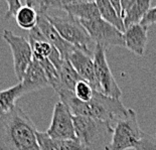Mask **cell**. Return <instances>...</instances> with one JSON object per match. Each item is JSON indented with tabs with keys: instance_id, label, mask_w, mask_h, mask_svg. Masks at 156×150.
Wrapping results in <instances>:
<instances>
[{
	"instance_id": "cell-1",
	"label": "cell",
	"mask_w": 156,
	"mask_h": 150,
	"mask_svg": "<svg viewBox=\"0 0 156 150\" xmlns=\"http://www.w3.org/2000/svg\"><path fill=\"white\" fill-rule=\"evenodd\" d=\"M56 93L61 102L69 108L73 116H86L101 120L110 124L113 128L128 113V109L124 107L120 100L105 96L97 91H94L91 101L88 103L81 102L76 98L74 93L68 90L59 89Z\"/></svg>"
},
{
	"instance_id": "cell-2",
	"label": "cell",
	"mask_w": 156,
	"mask_h": 150,
	"mask_svg": "<svg viewBox=\"0 0 156 150\" xmlns=\"http://www.w3.org/2000/svg\"><path fill=\"white\" fill-rule=\"evenodd\" d=\"M37 131L27 113L16 106L0 117V150H39Z\"/></svg>"
},
{
	"instance_id": "cell-3",
	"label": "cell",
	"mask_w": 156,
	"mask_h": 150,
	"mask_svg": "<svg viewBox=\"0 0 156 150\" xmlns=\"http://www.w3.org/2000/svg\"><path fill=\"white\" fill-rule=\"evenodd\" d=\"M77 140L85 150H108L113 135V127L101 120L73 116Z\"/></svg>"
},
{
	"instance_id": "cell-4",
	"label": "cell",
	"mask_w": 156,
	"mask_h": 150,
	"mask_svg": "<svg viewBox=\"0 0 156 150\" xmlns=\"http://www.w3.org/2000/svg\"><path fill=\"white\" fill-rule=\"evenodd\" d=\"M45 15L64 41L88 54H94L96 45L79 20L68 14L59 16L45 13Z\"/></svg>"
},
{
	"instance_id": "cell-5",
	"label": "cell",
	"mask_w": 156,
	"mask_h": 150,
	"mask_svg": "<svg viewBox=\"0 0 156 150\" xmlns=\"http://www.w3.org/2000/svg\"><path fill=\"white\" fill-rule=\"evenodd\" d=\"M142 132L134 110L128 109L126 117L113 128V135L108 150L135 149L140 141Z\"/></svg>"
},
{
	"instance_id": "cell-6",
	"label": "cell",
	"mask_w": 156,
	"mask_h": 150,
	"mask_svg": "<svg viewBox=\"0 0 156 150\" xmlns=\"http://www.w3.org/2000/svg\"><path fill=\"white\" fill-rule=\"evenodd\" d=\"M106 52L107 49L102 45H95L93 59H94L95 76L97 81V92L119 100L122 97V91L108 65Z\"/></svg>"
},
{
	"instance_id": "cell-7",
	"label": "cell",
	"mask_w": 156,
	"mask_h": 150,
	"mask_svg": "<svg viewBox=\"0 0 156 150\" xmlns=\"http://www.w3.org/2000/svg\"><path fill=\"white\" fill-rule=\"evenodd\" d=\"M2 38L7 42L11 49L14 74L20 83L29 64L34 59L30 43H29L28 39L20 35H16L8 29L3 30Z\"/></svg>"
},
{
	"instance_id": "cell-8",
	"label": "cell",
	"mask_w": 156,
	"mask_h": 150,
	"mask_svg": "<svg viewBox=\"0 0 156 150\" xmlns=\"http://www.w3.org/2000/svg\"><path fill=\"white\" fill-rule=\"evenodd\" d=\"M81 24L87 30L95 45H100L106 49L110 46H125L123 33L101 17L82 21Z\"/></svg>"
},
{
	"instance_id": "cell-9",
	"label": "cell",
	"mask_w": 156,
	"mask_h": 150,
	"mask_svg": "<svg viewBox=\"0 0 156 150\" xmlns=\"http://www.w3.org/2000/svg\"><path fill=\"white\" fill-rule=\"evenodd\" d=\"M46 134L55 140H76L75 126L73 115L64 103H55L52 112V117Z\"/></svg>"
},
{
	"instance_id": "cell-10",
	"label": "cell",
	"mask_w": 156,
	"mask_h": 150,
	"mask_svg": "<svg viewBox=\"0 0 156 150\" xmlns=\"http://www.w3.org/2000/svg\"><path fill=\"white\" fill-rule=\"evenodd\" d=\"M68 61L71 62L73 68L81 77V79L87 82L95 91H97V81L95 76L93 55L76 48L69 55Z\"/></svg>"
},
{
	"instance_id": "cell-11",
	"label": "cell",
	"mask_w": 156,
	"mask_h": 150,
	"mask_svg": "<svg viewBox=\"0 0 156 150\" xmlns=\"http://www.w3.org/2000/svg\"><path fill=\"white\" fill-rule=\"evenodd\" d=\"M58 9L80 22L101 17L96 1H58Z\"/></svg>"
},
{
	"instance_id": "cell-12",
	"label": "cell",
	"mask_w": 156,
	"mask_h": 150,
	"mask_svg": "<svg viewBox=\"0 0 156 150\" xmlns=\"http://www.w3.org/2000/svg\"><path fill=\"white\" fill-rule=\"evenodd\" d=\"M36 26L39 28L42 34L45 36L48 41L51 42L58 49L62 58L68 59L69 55L76 48L62 38V36L58 34V32L55 30V28L46 18L45 13H37V24H36Z\"/></svg>"
},
{
	"instance_id": "cell-13",
	"label": "cell",
	"mask_w": 156,
	"mask_h": 150,
	"mask_svg": "<svg viewBox=\"0 0 156 150\" xmlns=\"http://www.w3.org/2000/svg\"><path fill=\"white\" fill-rule=\"evenodd\" d=\"M20 84L24 95L49 87L48 77H46L44 69H42L41 65L34 59H32L31 62L29 64Z\"/></svg>"
},
{
	"instance_id": "cell-14",
	"label": "cell",
	"mask_w": 156,
	"mask_h": 150,
	"mask_svg": "<svg viewBox=\"0 0 156 150\" xmlns=\"http://www.w3.org/2000/svg\"><path fill=\"white\" fill-rule=\"evenodd\" d=\"M148 27L139 24H134L126 28L123 38H124L125 48L133 54L139 56L144 55L146 45L148 42Z\"/></svg>"
},
{
	"instance_id": "cell-15",
	"label": "cell",
	"mask_w": 156,
	"mask_h": 150,
	"mask_svg": "<svg viewBox=\"0 0 156 150\" xmlns=\"http://www.w3.org/2000/svg\"><path fill=\"white\" fill-rule=\"evenodd\" d=\"M58 82L59 85L58 89L55 90V92L59 89L68 90V91L74 92L76 85L78 84V82L81 81V77H80L77 72L75 71V69L73 68L68 59H62V62L59 69L58 70Z\"/></svg>"
},
{
	"instance_id": "cell-16",
	"label": "cell",
	"mask_w": 156,
	"mask_h": 150,
	"mask_svg": "<svg viewBox=\"0 0 156 150\" xmlns=\"http://www.w3.org/2000/svg\"><path fill=\"white\" fill-rule=\"evenodd\" d=\"M150 0H134L131 6L125 11L123 16L125 29L134 24H139L145 13L150 8Z\"/></svg>"
},
{
	"instance_id": "cell-17",
	"label": "cell",
	"mask_w": 156,
	"mask_h": 150,
	"mask_svg": "<svg viewBox=\"0 0 156 150\" xmlns=\"http://www.w3.org/2000/svg\"><path fill=\"white\" fill-rule=\"evenodd\" d=\"M24 95L20 83L0 91V117L16 107V101Z\"/></svg>"
},
{
	"instance_id": "cell-18",
	"label": "cell",
	"mask_w": 156,
	"mask_h": 150,
	"mask_svg": "<svg viewBox=\"0 0 156 150\" xmlns=\"http://www.w3.org/2000/svg\"><path fill=\"white\" fill-rule=\"evenodd\" d=\"M96 4H97L99 13H100V16L103 20H105L109 24H111L114 27L117 28L119 31L124 33L125 26H124V22H123V19L114 10L110 1L98 0V1H96Z\"/></svg>"
},
{
	"instance_id": "cell-19",
	"label": "cell",
	"mask_w": 156,
	"mask_h": 150,
	"mask_svg": "<svg viewBox=\"0 0 156 150\" xmlns=\"http://www.w3.org/2000/svg\"><path fill=\"white\" fill-rule=\"evenodd\" d=\"M17 25L25 30H31L37 24V12L30 6L24 4L15 16Z\"/></svg>"
},
{
	"instance_id": "cell-20",
	"label": "cell",
	"mask_w": 156,
	"mask_h": 150,
	"mask_svg": "<svg viewBox=\"0 0 156 150\" xmlns=\"http://www.w3.org/2000/svg\"><path fill=\"white\" fill-rule=\"evenodd\" d=\"M32 49V55L34 59H49V56L55 52V48L48 41H29Z\"/></svg>"
},
{
	"instance_id": "cell-21",
	"label": "cell",
	"mask_w": 156,
	"mask_h": 150,
	"mask_svg": "<svg viewBox=\"0 0 156 150\" xmlns=\"http://www.w3.org/2000/svg\"><path fill=\"white\" fill-rule=\"evenodd\" d=\"M95 90L92 88L91 86L84 80H81L80 82H78V84L76 85L75 90H74V95L76 96V98L80 100L81 102L88 103L91 101L93 94H94Z\"/></svg>"
},
{
	"instance_id": "cell-22",
	"label": "cell",
	"mask_w": 156,
	"mask_h": 150,
	"mask_svg": "<svg viewBox=\"0 0 156 150\" xmlns=\"http://www.w3.org/2000/svg\"><path fill=\"white\" fill-rule=\"evenodd\" d=\"M135 150H156V138L143 132Z\"/></svg>"
},
{
	"instance_id": "cell-23",
	"label": "cell",
	"mask_w": 156,
	"mask_h": 150,
	"mask_svg": "<svg viewBox=\"0 0 156 150\" xmlns=\"http://www.w3.org/2000/svg\"><path fill=\"white\" fill-rule=\"evenodd\" d=\"M7 4V10L5 12L4 19L8 20L12 17H15L17 12L19 11L23 5L25 4V1H18V0H6Z\"/></svg>"
},
{
	"instance_id": "cell-24",
	"label": "cell",
	"mask_w": 156,
	"mask_h": 150,
	"mask_svg": "<svg viewBox=\"0 0 156 150\" xmlns=\"http://www.w3.org/2000/svg\"><path fill=\"white\" fill-rule=\"evenodd\" d=\"M156 23V6L155 7H150L148 9V11L145 13L142 20L140 22L141 25L148 27L150 25H153Z\"/></svg>"
},
{
	"instance_id": "cell-25",
	"label": "cell",
	"mask_w": 156,
	"mask_h": 150,
	"mask_svg": "<svg viewBox=\"0 0 156 150\" xmlns=\"http://www.w3.org/2000/svg\"><path fill=\"white\" fill-rule=\"evenodd\" d=\"M110 3H111L112 7L114 8V10L117 12V14L122 18V6H121L120 0H110Z\"/></svg>"
},
{
	"instance_id": "cell-26",
	"label": "cell",
	"mask_w": 156,
	"mask_h": 150,
	"mask_svg": "<svg viewBox=\"0 0 156 150\" xmlns=\"http://www.w3.org/2000/svg\"><path fill=\"white\" fill-rule=\"evenodd\" d=\"M58 150H67V149H62V148L59 147V140H58Z\"/></svg>"
}]
</instances>
